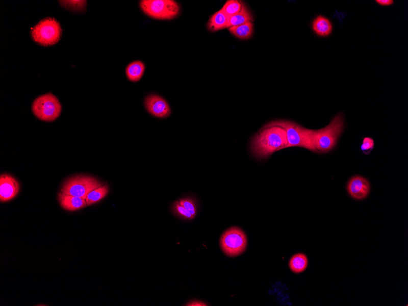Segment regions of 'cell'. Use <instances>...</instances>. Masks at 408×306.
<instances>
[{
  "mask_svg": "<svg viewBox=\"0 0 408 306\" xmlns=\"http://www.w3.org/2000/svg\"><path fill=\"white\" fill-rule=\"evenodd\" d=\"M288 144L285 130L266 125L252 138L250 150L256 159L265 160L277 151L287 149Z\"/></svg>",
  "mask_w": 408,
  "mask_h": 306,
  "instance_id": "6da1fadb",
  "label": "cell"
},
{
  "mask_svg": "<svg viewBox=\"0 0 408 306\" xmlns=\"http://www.w3.org/2000/svg\"><path fill=\"white\" fill-rule=\"evenodd\" d=\"M145 106L148 112L159 118H166L171 113L168 102L159 95H149L145 100Z\"/></svg>",
  "mask_w": 408,
  "mask_h": 306,
  "instance_id": "30bf717a",
  "label": "cell"
},
{
  "mask_svg": "<svg viewBox=\"0 0 408 306\" xmlns=\"http://www.w3.org/2000/svg\"><path fill=\"white\" fill-rule=\"evenodd\" d=\"M108 193H109V187L107 184H103L100 187L95 188L90 191L86 197L87 206H91L100 202L108 195Z\"/></svg>",
  "mask_w": 408,
  "mask_h": 306,
  "instance_id": "e0dca14e",
  "label": "cell"
},
{
  "mask_svg": "<svg viewBox=\"0 0 408 306\" xmlns=\"http://www.w3.org/2000/svg\"><path fill=\"white\" fill-rule=\"evenodd\" d=\"M244 6V3L239 0H228L222 6L221 10L227 16L231 17L242 11Z\"/></svg>",
  "mask_w": 408,
  "mask_h": 306,
  "instance_id": "ffe728a7",
  "label": "cell"
},
{
  "mask_svg": "<svg viewBox=\"0 0 408 306\" xmlns=\"http://www.w3.org/2000/svg\"><path fill=\"white\" fill-rule=\"evenodd\" d=\"M103 184L97 178L91 176L75 175L65 181L61 188L60 192L85 199L90 191Z\"/></svg>",
  "mask_w": 408,
  "mask_h": 306,
  "instance_id": "8992f818",
  "label": "cell"
},
{
  "mask_svg": "<svg viewBox=\"0 0 408 306\" xmlns=\"http://www.w3.org/2000/svg\"><path fill=\"white\" fill-rule=\"evenodd\" d=\"M58 197L62 208L67 211H76L88 206L86 200L81 197L67 195L61 192L59 193Z\"/></svg>",
  "mask_w": 408,
  "mask_h": 306,
  "instance_id": "7c38bea8",
  "label": "cell"
},
{
  "mask_svg": "<svg viewBox=\"0 0 408 306\" xmlns=\"http://www.w3.org/2000/svg\"><path fill=\"white\" fill-rule=\"evenodd\" d=\"M181 205L183 206L187 211L189 212L194 218L197 214V204L195 200L191 197H185L178 200Z\"/></svg>",
  "mask_w": 408,
  "mask_h": 306,
  "instance_id": "7402d4cb",
  "label": "cell"
},
{
  "mask_svg": "<svg viewBox=\"0 0 408 306\" xmlns=\"http://www.w3.org/2000/svg\"><path fill=\"white\" fill-rule=\"evenodd\" d=\"M267 125L279 126L285 130L288 140V148L302 147L318 154L312 143L310 129H305L295 122L284 120H274Z\"/></svg>",
  "mask_w": 408,
  "mask_h": 306,
  "instance_id": "3957f363",
  "label": "cell"
},
{
  "mask_svg": "<svg viewBox=\"0 0 408 306\" xmlns=\"http://www.w3.org/2000/svg\"><path fill=\"white\" fill-rule=\"evenodd\" d=\"M140 7L147 16L157 20L173 19L180 12V6L173 0H143Z\"/></svg>",
  "mask_w": 408,
  "mask_h": 306,
  "instance_id": "5b68a950",
  "label": "cell"
},
{
  "mask_svg": "<svg viewBox=\"0 0 408 306\" xmlns=\"http://www.w3.org/2000/svg\"><path fill=\"white\" fill-rule=\"evenodd\" d=\"M32 111L37 118L43 121L53 122L61 115L62 106L57 97L48 93L34 101Z\"/></svg>",
  "mask_w": 408,
  "mask_h": 306,
  "instance_id": "52a82bcc",
  "label": "cell"
},
{
  "mask_svg": "<svg viewBox=\"0 0 408 306\" xmlns=\"http://www.w3.org/2000/svg\"><path fill=\"white\" fill-rule=\"evenodd\" d=\"M253 18L246 6H244L242 11L228 18V29L231 27L242 26V24L252 22Z\"/></svg>",
  "mask_w": 408,
  "mask_h": 306,
  "instance_id": "ac0fdd59",
  "label": "cell"
},
{
  "mask_svg": "<svg viewBox=\"0 0 408 306\" xmlns=\"http://www.w3.org/2000/svg\"><path fill=\"white\" fill-rule=\"evenodd\" d=\"M376 2L382 6H391L394 3L393 0H376Z\"/></svg>",
  "mask_w": 408,
  "mask_h": 306,
  "instance_id": "d4e9b609",
  "label": "cell"
},
{
  "mask_svg": "<svg viewBox=\"0 0 408 306\" xmlns=\"http://www.w3.org/2000/svg\"><path fill=\"white\" fill-rule=\"evenodd\" d=\"M308 266V257L303 253H298L290 259L289 267L293 273H301L307 269Z\"/></svg>",
  "mask_w": 408,
  "mask_h": 306,
  "instance_id": "9a60e30c",
  "label": "cell"
},
{
  "mask_svg": "<svg viewBox=\"0 0 408 306\" xmlns=\"http://www.w3.org/2000/svg\"><path fill=\"white\" fill-rule=\"evenodd\" d=\"M20 191V184L17 179L9 174L0 176V201H10L17 196Z\"/></svg>",
  "mask_w": 408,
  "mask_h": 306,
  "instance_id": "8fae6325",
  "label": "cell"
},
{
  "mask_svg": "<svg viewBox=\"0 0 408 306\" xmlns=\"http://www.w3.org/2000/svg\"><path fill=\"white\" fill-rule=\"evenodd\" d=\"M221 248L225 255L235 258L245 252L248 239L244 231L237 227L225 231L220 239Z\"/></svg>",
  "mask_w": 408,
  "mask_h": 306,
  "instance_id": "ba28073f",
  "label": "cell"
},
{
  "mask_svg": "<svg viewBox=\"0 0 408 306\" xmlns=\"http://www.w3.org/2000/svg\"><path fill=\"white\" fill-rule=\"evenodd\" d=\"M344 125V116L338 114L325 128L317 131L310 129L312 143L318 154H326L333 150L338 143Z\"/></svg>",
  "mask_w": 408,
  "mask_h": 306,
  "instance_id": "7a4b0ae2",
  "label": "cell"
},
{
  "mask_svg": "<svg viewBox=\"0 0 408 306\" xmlns=\"http://www.w3.org/2000/svg\"><path fill=\"white\" fill-rule=\"evenodd\" d=\"M230 32L236 38L240 39H248L251 38L253 33L252 22H248L242 26L231 27Z\"/></svg>",
  "mask_w": 408,
  "mask_h": 306,
  "instance_id": "d6986e66",
  "label": "cell"
},
{
  "mask_svg": "<svg viewBox=\"0 0 408 306\" xmlns=\"http://www.w3.org/2000/svg\"><path fill=\"white\" fill-rule=\"evenodd\" d=\"M312 28L314 32L320 37H327L333 32V26L327 18L323 16H318L312 23Z\"/></svg>",
  "mask_w": 408,
  "mask_h": 306,
  "instance_id": "4fadbf2b",
  "label": "cell"
},
{
  "mask_svg": "<svg viewBox=\"0 0 408 306\" xmlns=\"http://www.w3.org/2000/svg\"><path fill=\"white\" fill-rule=\"evenodd\" d=\"M375 143L372 138L366 137L364 138L363 144L361 146V149L363 153L366 155H369L374 149Z\"/></svg>",
  "mask_w": 408,
  "mask_h": 306,
  "instance_id": "cb8c5ba5",
  "label": "cell"
},
{
  "mask_svg": "<svg viewBox=\"0 0 408 306\" xmlns=\"http://www.w3.org/2000/svg\"><path fill=\"white\" fill-rule=\"evenodd\" d=\"M145 65L141 61L133 62L126 68V75L130 81L137 82L143 77Z\"/></svg>",
  "mask_w": 408,
  "mask_h": 306,
  "instance_id": "2e32d148",
  "label": "cell"
},
{
  "mask_svg": "<svg viewBox=\"0 0 408 306\" xmlns=\"http://www.w3.org/2000/svg\"><path fill=\"white\" fill-rule=\"evenodd\" d=\"M188 306H206L208 305L205 302L200 301H192L188 302L186 305Z\"/></svg>",
  "mask_w": 408,
  "mask_h": 306,
  "instance_id": "484cf974",
  "label": "cell"
},
{
  "mask_svg": "<svg viewBox=\"0 0 408 306\" xmlns=\"http://www.w3.org/2000/svg\"><path fill=\"white\" fill-rule=\"evenodd\" d=\"M228 17L224 12L219 10L216 12L210 18L208 23L209 29L211 32H218L228 28Z\"/></svg>",
  "mask_w": 408,
  "mask_h": 306,
  "instance_id": "5bb4252c",
  "label": "cell"
},
{
  "mask_svg": "<svg viewBox=\"0 0 408 306\" xmlns=\"http://www.w3.org/2000/svg\"><path fill=\"white\" fill-rule=\"evenodd\" d=\"M172 210L177 217L185 219V220H192V219L195 218L183 206L181 205L178 201H175L173 204Z\"/></svg>",
  "mask_w": 408,
  "mask_h": 306,
  "instance_id": "44dd1931",
  "label": "cell"
},
{
  "mask_svg": "<svg viewBox=\"0 0 408 306\" xmlns=\"http://www.w3.org/2000/svg\"><path fill=\"white\" fill-rule=\"evenodd\" d=\"M31 36L33 41L40 45L44 47L54 45L60 41L61 27L55 18H45L33 28Z\"/></svg>",
  "mask_w": 408,
  "mask_h": 306,
  "instance_id": "277c9868",
  "label": "cell"
},
{
  "mask_svg": "<svg viewBox=\"0 0 408 306\" xmlns=\"http://www.w3.org/2000/svg\"><path fill=\"white\" fill-rule=\"evenodd\" d=\"M60 4L64 8L75 11H82L85 8L86 1H60Z\"/></svg>",
  "mask_w": 408,
  "mask_h": 306,
  "instance_id": "603a6c76",
  "label": "cell"
},
{
  "mask_svg": "<svg viewBox=\"0 0 408 306\" xmlns=\"http://www.w3.org/2000/svg\"><path fill=\"white\" fill-rule=\"evenodd\" d=\"M347 191L352 198L362 200L366 199L371 191V185L366 178L361 175H355L348 182Z\"/></svg>",
  "mask_w": 408,
  "mask_h": 306,
  "instance_id": "9c48e42d",
  "label": "cell"
}]
</instances>
